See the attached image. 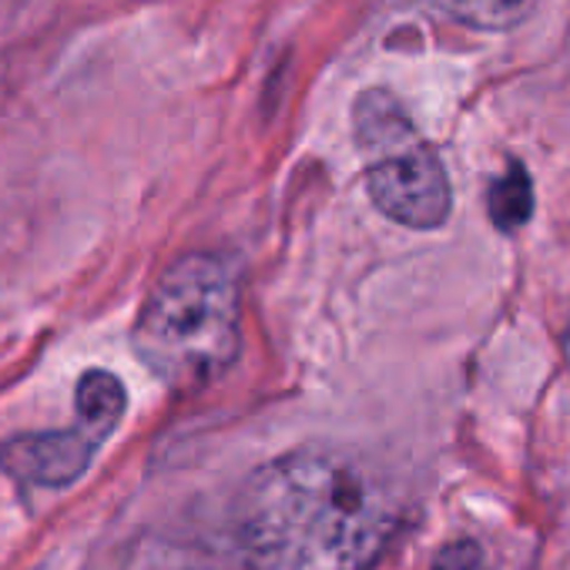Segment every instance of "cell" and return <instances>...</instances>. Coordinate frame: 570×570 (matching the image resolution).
I'll list each match as a JSON object with an SVG mask.
<instances>
[{
    "label": "cell",
    "instance_id": "cell-5",
    "mask_svg": "<svg viewBox=\"0 0 570 570\" xmlns=\"http://www.w3.org/2000/svg\"><path fill=\"white\" fill-rule=\"evenodd\" d=\"M75 406H78V426L95 443H105L118 430V423H121V416L128 410V390H125V383L115 373L88 370L78 380Z\"/></svg>",
    "mask_w": 570,
    "mask_h": 570
},
{
    "label": "cell",
    "instance_id": "cell-1",
    "mask_svg": "<svg viewBox=\"0 0 570 570\" xmlns=\"http://www.w3.org/2000/svg\"><path fill=\"white\" fill-rule=\"evenodd\" d=\"M396 530L383 476L356 453L303 446L248 473L235 537L248 570H366Z\"/></svg>",
    "mask_w": 570,
    "mask_h": 570
},
{
    "label": "cell",
    "instance_id": "cell-6",
    "mask_svg": "<svg viewBox=\"0 0 570 570\" xmlns=\"http://www.w3.org/2000/svg\"><path fill=\"white\" fill-rule=\"evenodd\" d=\"M490 218L500 232H517L520 225L530 222L533 215V181L520 161H510L507 175L490 185L487 195Z\"/></svg>",
    "mask_w": 570,
    "mask_h": 570
},
{
    "label": "cell",
    "instance_id": "cell-4",
    "mask_svg": "<svg viewBox=\"0 0 570 570\" xmlns=\"http://www.w3.org/2000/svg\"><path fill=\"white\" fill-rule=\"evenodd\" d=\"M101 443H95L78 423L68 430L21 433L0 443V470L24 487H71L85 476Z\"/></svg>",
    "mask_w": 570,
    "mask_h": 570
},
{
    "label": "cell",
    "instance_id": "cell-8",
    "mask_svg": "<svg viewBox=\"0 0 570 570\" xmlns=\"http://www.w3.org/2000/svg\"><path fill=\"white\" fill-rule=\"evenodd\" d=\"M430 570H487L483 550L473 540H453L446 543L436 557Z\"/></svg>",
    "mask_w": 570,
    "mask_h": 570
},
{
    "label": "cell",
    "instance_id": "cell-2",
    "mask_svg": "<svg viewBox=\"0 0 570 570\" xmlns=\"http://www.w3.org/2000/svg\"><path fill=\"white\" fill-rule=\"evenodd\" d=\"M131 343L145 370L175 393L222 380L242 350L235 272L212 252L175 258L151 285Z\"/></svg>",
    "mask_w": 570,
    "mask_h": 570
},
{
    "label": "cell",
    "instance_id": "cell-3",
    "mask_svg": "<svg viewBox=\"0 0 570 570\" xmlns=\"http://www.w3.org/2000/svg\"><path fill=\"white\" fill-rule=\"evenodd\" d=\"M353 131L366 161L373 205L406 228H440L453 191L440 155L416 131L403 101L386 88H370L353 105Z\"/></svg>",
    "mask_w": 570,
    "mask_h": 570
},
{
    "label": "cell",
    "instance_id": "cell-7",
    "mask_svg": "<svg viewBox=\"0 0 570 570\" xmlns=\"http://www.w3.org/2000/svg\"><path fill=\"white\" fill-rule=\"evenodd\" d=\"M440 8L476 31H513L533 14L537 0H440Z\"/></svg>",
    "mask_w": 570,
    "mask_h": 570
}]
</instances>
